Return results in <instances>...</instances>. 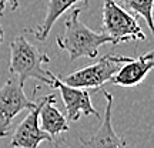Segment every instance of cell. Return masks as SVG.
<instances>
[{
	"instance_id": "cell-1",
	"label": "cell",
	"mask_w": 154,
	"mask_h": 148,
	"mask_svg": "<svg viewBox=\"0 0 154 148\" xmlns=\"http://www.w3.org/2000/svg\"><path fill=\"white\" fill-rule=\"evenodd\" d=\"M82 7L73 9L72 14L64 22L63 33L56 38L60 50L69 53L70 60L76 61L79 59H96L101 46L110 43L111 38L103 32H93L80 22Z\"/></svg>"
},
{
	"instance_id": "cell-2",
	"label": "cell",
	"mask_w": 154,
	"mask_h": 148,
	"mask_svg": "<svg viewBox=\"0 0 154 148\" xmlns=\"http://www.w3.org/2000/svg\"><path fill=\"white\" fill-rule=\"evenodd\" d=\"M50 63V57L33 46L23 34L16 36L10 43V66L9 71L19 77V83L24 86L26 80L36 78L47 86L53 84V73L43 68Z\"/></svg>"
},
{
	"instance_id": "cell-3",
	"label": "cell",
	"mask_w": 154,
	"mask_h": 148,
	"mask_svg": "<svg viewBox=\"0 0 154 148\" xmlns=\"http://www.w3.org/2000/svg\"><path fill=\"white\" fill-rule=\"evenodd\" d=\"M103 33L111 38L113 46L146 40V34L136 17L116 0H103Z\"/></svg>"
},
{
	"instance_id": "cell-4",
	"label": "cell",
	"mask_w": 154,
	"mask_h": 148,
	"mask_svg": "<svg viewBox=\"0 0 154 148\" xmlns=\"http://www.w3.org/2000/svg\"><path fill=\"white\" fill-rule=\"evenodd\" d=\"M130 60L131 57H126V56L106 54L100 57L97 63L73 71L72 74L60 80L67 86L76 88H84V90L101 88L103 84L110 81L111 77L119 71V68L124 63H128Z\"/></svg>"
},
{
	"instance_id": "cell-5",
	"label": "cell",
	"mask_w": 154,
	"mask_h": 148,
	"mask_svg": "<svg viewBox=\"0 0 154 148\" xmlns=\"http://www.w3.org/2000/svg\"><path fill=\"white\" fill-rule=\"evenodd\" d=\"M37 101L30 100L24 94L23 84L19 80L9 78L0 87V138L9 135L11 121L24 110H33Z\"/></svg>"
},
{
	"instance_id": "cell-6",
	"label": "cell",
	"mask_w": 154,
	"mask_h": 148,
	"mask_svg": "<svg viewBox=\"0 0 154 148\" xmlns=\"http://www.w3.org/2000/svg\"><path fill=\"white\" fill-rule=\"evenodd\" d=\"M51 87L57 88L66 107V118L69 121H79L82 115H96L101 120L100 113L93 107L90 93L84 88L70 87L60 80V77L53 76Z\"/></svg>"
},
{
	"instance_id": "cell-7",
	"label": "cell",
	"mask_w": 154,
	"mask_h": 148,
	"mask_svg": "<svg viewBox=\"0 0 154 148\" xmlns=\"http://www.w3.org/2000/svg\"><path fill=\"white\" fill-rule=\"evenodd\" d=\"M40 104L42 101L38 100L37 105L29 111V114L14 130L10 143L13 148H37L43 141H51V137L40 128V121H38Z\"/></svg>"
},
{
	"instance_id": "cell-8",
	"label": "cell",
	"mask_w": 154,
	"mask_h": 148,
	"mask_svg": "<svg viewBox=\"0 0 154 148\" xmlns=\"http://www.w3.org/2000/svg\"><path fill=\"white\" fill-rule=\"evenodd\" d=\"M106 98V110L101 118V124L97 132L90 138L84 140L80 137V143L86 148H127L124 138L117 135L111 124V107H113V95L107 90H103Z\"/></svg>"
},
{
	"instance_id": "cell-9",
	"label": "cell",
	"mask_w": 154,
	"mask_h": 148,
	"mask_svg": "<svg viewBox=\"0 0 154 148\" xmlns=\"http://www.w3.org/2000/svg\"><path fill=\"white\" fill-rule=\"evenodd\" d=\"M154 66V51L140 56L137 59H131L128 63H124L119 68V71L111 77L110 83L120 87H134L143 81L146 76Z\"/></svg>"
},
{
	"instance_id": "cell-10",
	"label": "cell",
	"mask_w": 154,
	"mask_h": 148,
	"mask_svg": "<svg viewBox=\"0 0 154 148\" xmlns=\"http://www.w3.org/2000/svg\"><path fill=\"white\" fill-rule=\"evenodd\" d=\"M40 113H38V121H42L40 128L46 134H49L51 140L59 137L60 134L69 131V122L64 114L54 105L56 95L54 94H47L40 100Z\"/></svg>"
},
{
	"instance_id": "cell-11",
	"label": "cell",
	"mask_w": 154,
	"mask_h": 148,
	"mask_svg": "<svg viewBox=\"0 0 154 148\" xmlns=\"http://www.w3.org/2000/svg\"><path fill=\"white\" fill-rule=\"evenodd\" d=\"M82 2L84 5H87L88 0H49V5H47V10H46V17L42 24H38V27L36 30H30V33L34 34V37L43 41L47 38L50 30L53 27V24L56 23V20L64 14L67 10H70L73 6Z\"/></svg>"
},
{
	"instance_id": "cell-12",
	"label": "cell",
	"mask_w": 154,
	"mask_h": 148,
	"mask_svg": "<svg viewBox=\"0 0 154 148\" xmlns=\"http://www.w3.org/2000/svg\"><path fill=\"white\" fill-rule=\"evenodd\" d=\"M119 5H123L126 9L131 10L136 16L143 17L147 27L153 32V5L154 0H116Z\"/></svg>"
},
{
	"instance_id": "cell-13",
	"label": "cell",
	"mask_w": 154,
	"mask_h": 148,
	"mask_svg": "<svg viewBox=\"0 0 154 148\" xmlns=\"http://www.w3.org/2000/svg\"><path fill=\"white\" fill-rule=\"evenodd\" d=\"M6 5H9L11 11L17 10V7H19V0H0V6L5 9Z\"/></svg>"
},
{
	"instance_id": "cell-14",
	"label": "cell",
	"mask_w": 154,
	"mask_h": 148,
	"mask_svg": "<svg viewBox=\"0 0 154 148\" xmlns=\"http://www.w3.org/2000/svg\"><path fill=\"white\" fill-rule=\"evenodd\" d=\"M3 37H5V30H3V27L0 26V44L3 43Z\"/></svg>"
},
{
	"instance_id": "cell-15",
	"label": "cell",
	"mask_w": 154,
	"mask_h": 148,
	"mask_svg": "<svg viewBox=\"0 0 154 148\" xmlns=\"http://www.w3.org/2000/svg\"><path fill=\"white\" fill-rule=\"evenodd\" d=\"M5 10V9H3V7H2V6H0V14H2V11Z\"/></svg>"
}]
</instances>
